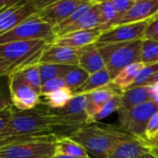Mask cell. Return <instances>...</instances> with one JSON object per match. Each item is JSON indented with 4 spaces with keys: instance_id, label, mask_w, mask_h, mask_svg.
Wrapping results in <instances>:
<instances>
[{
    "instance_id": "cell-1",
    "label": "cell",
    "mask_w": 158,
    "mask_h": 158,
    "mask_svg": "<svg viewBox=\"0 0 158 158\" xmlns=\"http://www.w3.org/2000/svg\"><path fill=\"white\" fill-rule=\"evenodd\" d=\"M56 129L57 121L55 116L43 103L26 111L14 108L6 127L0 134V147L24 140L56 134Z\"/></svg>"
},
{
    "instance_id": "cell-2",
    "label": "cell",
    "mask_w": 158,
    "mask_h": 158,
    "mask_svg": "<svg viewBox=\"0 0 158 158\" xmlns=\"http://www.w3.org/2000/svg\"><path fill=\"white\" fill-rule=\"evenodd\" d=\"M68 137L81 145L88 155L94 158H108L117 145L134 138L121 128L95 124L85 125Z\"/></svg>"
},
{
    "instance_id": "cell-3",
    "label": "cell",
    "mask_w": 158,
    "mask_h": 158,
    "mask_svg": "<svg viewBox=\"0 0 158 158\" xmlns=\"http://www.w3.org/2000/svg\"><path fill=\"white\" fill-rule=\"evenodd\" d=\"M143 41L137 40L127 43L96 44L104 59L106 69L112 80L127 66L141 62Z\"/></svg>"
},
{
    "instance_id": "cell-4",
    "label": "cell",
    "mask_w": 158,
    "mask_h": 158,
    "mask_svg": "<svg viewBox=\"0 0 158 158\" xmlns=\"http://www.w3.org/2000/svg\"><path fill=\"white\" fill-rule=\"evenodd\" d=\"M44 40L19 41L0 44V57L9 61L16 69L39 64L40 59L51 44Z\"/></svg>"
},
{
    "instance_id": "cell-5",
    "label": "cell",
    "mask_w": 158,
    "mask_h": 158,
    "mask_svg": "<svg viewBox=\"0 0 158 158\" xmlns=\"http://www.w3.org/2000/svg\"><path fill=\"white\" fill-rule=\"evenodd\" d=\"M57 137L50 134L13 143L0 147V156L5 158H53Z\"/></svg>"
},
{
    "instance_id": "cell-6",
    "label": "cell",
    "mask_w": 158,
    "mask_h": 158,
    "mask_svg": "<svg viewBox=\"0 0 158 158\" xmlns=\"http://www.w3.org/2000/svg\"><path fill=\"white\" fill-rule=\"evenodd\" d=\"M87 94L74 95L73 98L62 108L51 109L57 121L56 134L69 136L78 129L87 125Z\"/></svg>"
},
{
    "instance_id": "cell-7",
    "label": "cell",
    "mask_w": 158,
    "mask_h": 158,
    "mask_svg": "<svg viewBox=\"0 0 158 158\" xmlns=\"http://www.w3.org/2000/svg\"><path fill=\"white\" fill-rule=\"evenodd\" d=\"M56 38L55 28L33 15L9 31L0 35V44L19 41L44 40L49 43Z\"/></svg>"
},
{
    "instance_id": "cell-8",
    "label": "cell",
    "mask_w": 158,
    "mask_h": 158,
    "mask_svg": "<svg viewBox=\"0 0 158 158\" xmlns=\"http://www.w3.org/2000/svg\"><path fill=\"white\" fill-rule=\"evenodd\" d=\"M157 111L158 105L152 101L137 106L130 110H118L120 128L134 138L146 140L145 132L147 126Z\"/></svg>"
},
{
    "instance_id": "cell-9",
    "label": "cell",
    "mask_w": 158,
    "mask_h": 158,
    "mask_svg": "<svg viewBox=\"0 0 158 158\" xmlns=\"http://www.w3.org/2000/svg\"><path fill=\"white\" fill-rule=\"evenodd\" d=\"M7 86L12 106L16 110H31L41 104V94L25 81L20 69H14L8 75Z\"/></svg>"
},
{
    "instance_id": "cell-10",
    "label": "cell",
    "mask_w": 158,
    "mask_h": 158,
    "mask_svg": "<svg viewBox=\"0 0 158 158\" xmlns=\"http://www.w3.org/2000/svg\"><path fill=\"white\" fill-rule=\"evenodd\" d=\"M84 0H37V17L56 28L65 21Z\"/></svg>"
},
{
    "instance_id": "cell-11",
    "label": "cell",
    "mask_w": 158,
    "mask_h": 158,
    "mask_svg": "<svg viewBox=\"0 0 158 158\" xmlns=\"http://www.w3.org/2000/svg\"><path fill=\"white\" fill-rule=\"evenodd\" d=\"M38 10L37 0H17L0 12V35L35 15Z\"/></svg>"
},
{
    "instance_id": "cell-12",
    "label": "cell",
    "mask_w": 158,
    "mask_h": 158,
    "mask_svg": "<svg viewBox=\"0 0 158 158\" xmlns=\"http://www.w3.org/2000/svg\"><path fill=\"white\" fill-rule=\"evenodd\" d=\"M148 21L114 26L105 31L95 44H108L143 40Z\"/></svg>"
},
{
    "instance_id": "cell-13",
    "label": "cell",
    "mask_w": 158,
    "mask_h": 158,
    "mask_svg": "<svg viewBox=\"0 0 158 158\" xmlns=\"http://www.w3.org/2000/svg\"><path fill=\"white\" fill-rule=\"evenodd\" d=\"M157 13L158 0H136L127 13L119 18L112 27L146 21Z\"/></svg>"
},
{
    "instance_id": "cell-14",
    "label": "cell",
    "mask_w": 158,
    "mask_h": 158,
    "mask_svg": "<svg viewBox=\"0 0 158 158\" xmlns=\"http://www.w3.org/2000/svg\"><path fill=\"white\" fill-rule=\"evenodd\" d=\"M106 30L108 29H106V27L100 26V27L91 29V30L74 31V32L68 33L65 35L57 36L53 41L52 44L61 45V46L70 47L73 49H80L88 44H95V42L102 35V33Z\"/></svg>"
},
{
    "instance_id": "cell-15",
    "label": "cell",
    "mask_w": 158,
    "mask_h": 158,
    "mask_svg": "<svg viewBox=\"0 0 158 158\" xmlns=\"http://www.w3.org/2000/svg\"><path fill=\"white\" fill-rule=\"evenodd\" d=\"M39 63L78 66V49L51 44L44 52Z\"/></svg>"
},
{
    "instance_id": "cell-16",
    "label": "cell",
    "mask_w": 158,
    "mask_h": 158,
    "mask_svg": "<svg viewBox=\"0 0 158 158\" xmlns=\"http://www.w3.org/2000/svg\"><path fill=\"white\" fill-rule=\"evenodd\" d=\"M122 91L115 87L111 82L94 92H92L87 94L88 102H87V107H86V113H87V125L90 121V119L94 117L101 108L116 94H121Z\"/></svg>"
},
{
    "instance_id": "cell-17",
    "label": "cell",
    "mask_w": 158,
    "mask_h": 158,
    "mask_svg": "<svg viewBox=\"0 0 158 158\" xmlns=\"http://www.w3.org/2000/svg\"><path fill=\"white\" fill-rule=\"evenodd\" d=\"M78 67L83 69L89 74L95 73L106 68L104 59L95 44L78 49Z\"/></svg>"
},
{
    "instance_id": "cell-18",
    "label": "cell",
    "mask_w": 158,
    "mask_h": 158,
    "mask_svg": "<svg viewBox=\"0 0 158 158\" xmlns=\"http://www.w3.org/2000/svg\"><path fill=\"white\" fill-rule=\"evenodd\" d=\"M150 150L151 144L148 141L133 138L117 145L108 158H140Z\"/></svg>"
},
{
    "instance_id": "cell-19",
    "label": "cell",
    "mask_w": 158,
    "mask_h": 158,
    "mask_svg": "<svg viewBox=\"0 0 158 158\" xmlns=\"http://www.w3.org/2000/svg\"><path fill=\"white\" fill-rule=\"evenodd\" d=\"M149 101H151V99L148 86L131 87L121 92L118 110H130Z\"/></svg>"
},
{
    "instance_id": "cell-20",
    "label": "cell",
    "mask_w": 158,
    "mask_h": 158,
    "mask_svg": "<svg viewBox=\"0 0 158 158\" xmlns=\"http://www.w3.org/2000/svg\"><path fill=\"white\" fill-rule=\"evenodd\" d=\"M100 26H102V22H101L100 12H99L97 1H96L95 5L93 6V8L87 14H85L79 21H77L76 23L69 25L64 29L59 30L56 32V37L61 36V35H65L68 33H71L74 31L94 29V28H97Z\"/></svg>"
},
{
    "instance_id": "cell-21",
    "label": "cell",
    "mask_w": 158,
    "mask_h": 158,
    "mask_svg": "<svg viewBox=\"0 0 158 158\" xmlns=\"http://www.w3.org/2000/svg\"><path fill=\"white\" fill-rule=\"evenodd\" d=\"M112 79L107 71V69L105 68L95 73L90 74L86 81L78 89H76L73 92L74 95L78 94H88L92 92H94L98 89H101L106 85H108L111 82Z\"/></svg>"
},
{
    "instance_id": "cell-22",
    "label": "cell",
    "mask_w": 158,
    "mask_h": 158,
    "mask_svg": "<svg viewBox=\"0 0 158 158\" xmlns=\"http://www.w3.org/2000/svg\"><path fill=\"white\" fill-rule=\"evenodd\" d=\"M144 65L145 64L143 62H136L127 66L111 81V83L120 91L129 89L134 82L136 77L143 69Z\"/></svg>"
},
{
    "instance_id": "cell-23",
    "label": "cell",
    "mask_w": 158,
    "mask_h": 158,
    "mask_svg": "<svg viewBox=\"0 0 158 158\" xmlns=\"http://www.w3.org/2000/svg\"><path fill=\"white\" fill-rule=\"evenodd\" d=\"M56 156L87 157L90 156L84 148L68 136H59L56 144Z\"/></svg>"
},
{
    "instance_id": "cell-24",
    "label": "cell",
    "mask_w": 158,
    "mask_h": 158,
    "mask_svg": "<svg viewBox=\"0 0 158 158\" xmlns=\"http://www.w3.org/2000/svg\"><path fill=\"white\" fill-rule=\"evenodd\" d=\"M73 92L68 87L58 89L50 94L41 96V103L51 109H59L64 107L72 98Z\"/></svg>"
},
{
    "instance_id": "cell-25",
    "label": "cell",
    "mask_w": 158,
    "mask_h": 158,
    "mask_svg": "<svg viewBox=\"0 0 158 158\" xmlns=\"http://www.w3.org/2000/svg\"><path fill=\"white\" fill-rule=\"evenodd\" d=\"M77 66H67V65H57L50 63H39L40 74L42 79V83L56 78H64L67 73L73 68Z\"/></svg>"
},
{
    "instance_id": "cell-26",
    "label": "cell",
    "mask_w": 158,
    "mask_h": 158,
    "mask_svg": "<svg viewBox=\"0 0 158 158\" xmlns=\"http://www.w3.org/2000/svg\"><path fill=\"white\" fill-rule=\"evenodd\" d=\"M89 73L85 71L83 69L80 67H73L67 75L63 78L66 83V86L70 89L72 92H74L76 89L81 87L88 79Z\"/></svg>"
},
{
    "instance_id": "cell-27",
    "label": "cell",
    "mask_w": 158,
    "mask_h": 158,
    "mask_svg": "<svg viewBox=\"0 0 158 158\" xmlns=\"http://www.w3.org/2000/svg\"><path fill=\"white\" fill-rule=\"evenodd\" d=\"M97 6L100 12L102 26L109 29L113 26L114 22L118 19V16L114 9L112 0L97 1Z\"/></svg>"
},
{
    "instance_id": "cell-28",
    "label": "cell",
    "mask_w": 158,
    "mask_h": 158,
    "mask_svg": "<svg viewBox=\"0 0 158 158\" xmlns=\"http://www.w3.org/2000/svg\"><path fill=\"white\" fill-rule=\"evenodd\" d=\"M95 2H96V0H84V2L65 21H63L62 23H60L58 26H56L55 28L56 34L59 30L64 29V28H66L69 25H72V24L76 23L77 21H79L85 14H87L93 8V6L95 5Z\"/></svg>"
},
{
    "instance_id": "cell-29",
    "label": "cell",
    "mask_w": 158,
    "mask_h": 158,
    "mask_svg": "<svg viewBox=\"0 0 158 158\" xmlns=\"http://www.w3.org/2000/svg\"><path fill=\"white\" fill-rule=\"evenodd\" d=\"M141 62L143 64H154L158 62V42L143 39L141 52Z\"/></svg>"
},
{
    "instance_id": "cell-30",
    "label": "cell",
    "mask_w": 158,
    "mask_h": 158,
    "mask_svg": "<svg viewBox=\"0 0 158 158\" xmlns=\"http://www.w3.org/2000/svg\"><path fill=\"white\" fill-rule=\"evenodd\" d=\"M20 71L25 79V81L37 92L41 94V86L42 79L40 74L39 64L31 65L24 69H20Z\"/></svg>"
},
{
    "instance_id": "cell-31",
    "label": "cell",
    "mask_w": 158,
    "mask_h": 158,
    "mask_svg": "<svg viewBox=\"0 0 158 158\" xmlns=\"http://www.w3.org/2000/svg\"><path fill=\"white\" fill-rule=\"evenodd\" d=\"M119 106H120V94H116L115 96H113L102 108L101 110L94 116L93 117L88 125L89 124H94L95 122H98L100 120H102L103 118L108 117L109 115H111L113 112L115 111H118V108H119Z\"/></svg>"
},
{
    "instance_id": "cell-32",
    "label": "cell",
    "mask_w": 158,
    "mask_h": 158,
    "mask_svg": "<svg viewBox=\"0 0 158 158\" xmlns=\"http://www.w3.org/2000/svg\"><path fill=\"white\" fill-rule=\"evenodd\" d=\"M157 72L158 62L154 63V64H145L130 88L136 87V86H146L147 81Z\"/></svg>"
},
{
    "instance_id": "cell-33",
    "label": "cell",
    "mask_w": 158,
    "mask_h": 158,
    "mask_svg": "<svg viewBox=\"0 0 158 158\" xmlns=\"http://www.w3.org/2000/svg\"><path fill=\"white\" fill-rule=\"evenodd\" d=\"M145 138L150 144H156L158 143V111L151 118L147 126Z\"/></svg>"
},
{
    "instance_id": "cell-34",
    "label": "cell",
    "mask_w": 158,
    "mask_h": 158,
    "mask_svg": "<svg viewBox=\"0 0 158 158\" xmlns=\"http://www.w3.org/2000/svg\"><path fill=\"white\" fill-rule=\"evenodd\" d=\"M67 87L65 81L63 78H56V79H52L49 81H46L42 83L41 86V96L50 94L52 92H55L58 89Z\"/></svg>"
},
{
    "instance_id": "cell-35",
    "label": "cell",
    "mask_w": 158,
    "mask_h": 158,
    "mask_svg": "<svg viewBox=\"0 0 158 158\" xmlns=\"http://www.w3.org/2000/svg\"><path fill=\"white\" fill-rule=\"evenodd\" d=\"M135 1L136 0H112L114 9H115L116 14L118 16V19L119 18H121L125 13H127V11L132 6V5L135 3Z\"/></svg>"
},
{
    "instance_id": "cell-36",
    "label": "cell",
    "mask_w": 158,
    "mask_h": 158,
    "mask_svg": "<svg viewBox=\"0 0 158 158\" xmlns=\"http://www.w3.org/2000/svg\"><path fill=\"white\" fill-rule=\"evenodd\" d=\"M158 36V13L148 21L144 33V39L154 40Z\"/></svg>"
},
{
    "instance_id": "cell-37",
    "label": "cell",
    "mask_w": 158,
    "mask_h": 158,
    "mask_svg": "<svg viewBox=\"0 0 158 158\" xmlns=\"http://www.w3.org/2000/svg\"><path fill=\"white\" fill-rule=\"evenodd\" d=\"M8 107H13L9 96L8 88L6 89V87L2 82H0V111Z\"/></svg>"
},
{
    "instance_id": "cell-38",
    "label": "cell",
    "mask_w": 158,
    "mask_h": 158,
    "mask_svg": "<svg viewBox=\"0 0 158 158\" xmlns=\"http://www.w3.org/2000/svg\"><path fill=\"white\" fill-rule=\"evenodd\" d=\"M13 110H14V107H8V108L3 109L0 111V134L6 127V125L11 118Z\"/></svg>"
},
{
    "instance_id": "cell-39",
    "label": "cell",
    "mask_w": 158,
    "mask_h": 158,
    "mask_svg": "<svg viewBox=\"0 0 158 158\" xmlns=\"http://www.w3.org/2000/svg\"><path fill=\"white\" fill-rule=\"evenodd\" d=\"M14 69H16L13 66V64H11L9 61L0 57V78L8 77V75Z\"/></svg>"
},
{
    "instance_id": "cell-40",
    "label": "cell",
    "mask_w": 158,
    "mask_h": 158,
    "mask_svg": "<svg viewBox=\"0 0 158 158\" xmlns=\"http://www.w3.org/2000/svg\"><path fill=\"white\" fill-rule=\"evenodd\" d=\"M147 86L149 89V94H150L151 101L158 105V82L147 85Z\"/></svg>"
},
{
    "instance_id": "cell-41",
    "label": "cell",
    "mask_w": 158,
    "mask_h": 158,
    "mask_svg": "<svg viewBox=\"0 0 158 158\" xmlns=\"http://www.w3.org/2000/svg\"><path fill=\"white\" fill-rule=\"evenodd\" d=\"M17 0H0V12L5 8L12 6Z\"/></svg>"
},
{
    "instance_id": "cell-42",
    "label": "cell",
    "mask_w": 158,
    "mask_h": 158,
    "mask_svg": "<svg viewBox=\"0 0 158 158\" xmlns=\"http://www.w3.org/2000/svg\"><path fill=\"white\" fill-rule=\"evenodd\" d=\"M150 153H152L156 157L158 158V144H151Z\"/></svg>"
},
{
    "instance_id": "cell-43",
    "label": "cell",
    "mask_w": 158,
    "mask_h": 158,
    "mask_svg": "<svg viewBox=\"0 0 158 158\" xmlns=\"http://www.w3.org/2000/svg\"><path fill=\"white\" fill-rule=\"evenodd\" d=\"M156 82H158V72L157 73H156V74L147 81L146 86H147V85H150V84H153V83H156Z\"/></svg>"
},
{
    "instance_id": "cell-44",
    "label": "cell",
    "mask_w": 158,
    "mask_h": 158,
    "mask_svg": "<svg viewBox=\"0 0 158 158\" xmlns=\"http://www.w3.org/2000/svg\"><path fill=\"white\" fill-rule=\"evenodd\" d=\"M53 158H92L91 156L87 157H77V156H55Z\"/></svg>"
},
{
    "instance_id": "cell-45",
    "label": "cell",
    "mask_w": 158,
    "mask_h": 158,
    "mask_svg": "<svg viewBox=\"0 0 158 158\" xmlns=\"http://www.w3.org/2000/svg\"><path fill=\"white\" fill-rule=\"evenodd\" d=\"M140 158H156V156H154L152 153H150V152H149V153H146V154H144L143 156H141Z\"/></svg>"
},
{
    "instance_id": "cell-46",
    "label": "cell",
    "mask_w": 158,
    "mask_h": 158,
    "mask_svg": "<svg viewBox=\"0 0 158 158\" xmlns=\"http://www.w3.org/2000/svg\"><path fill=\"white\" fill-rule=\"evenodd\" d=\"M154 40H155V41H157V42H158V36H157V37H156V38H155Z\"/></svg>"
},
{
    "instance_id": "cell-47",
    "label": "cell",
    "mask_w": 158,
    "mask_h": 158,
    "mask_svg": "<svg viewBox=\"0 0 158 158\" xmlns=\"http://www.w3.org/2000/svg\"><path fill=\"white\" fill-rule=\"evenodd\" d=\"M0 158H5L4 156H0Z\"/></svg>"
},
{
    "instance_id": "cell-48",
    "label": "cell",
    "mask_w": 158,
    "mask_h": 158,
    "mask_svg": "<svg viewBox=\"0 0 158 158\" xmlns=\"http://www.w3.org/2000/svg\"><path fill=\"white\" fill-rule=\"evenodd\" d=\"M156 144H158V143H156Z\"/></svg>"
}]
</instances>
